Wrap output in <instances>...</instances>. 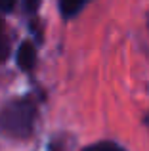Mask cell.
<instances>
[{
  "instance_id": "6da1fadb",
  "label": "cell",
  "mask_w": 149,
  "mask_h": 151,
  "mask_svg": "<svg viewBox=\"0 0 149 151\" xmlns=\"http://www.w3.org/2000/svg\"><path fill=\"white\" fill-rule=\"evenodd\" d=\"M37 119V105L31 98L10 101L0 113V128L14 138H29Z\"/></svg>"
},
{
  "instance_id": "7a4b0ae2",
  "label": "cell",
  "mask_w": 149,
  "mask_h": 151,
  "mask_svg": "<svg viewBox=\"0 0 149 151\" xmlns=\"http://www.w3.org/2000/svg\"><path fill=\"white\" fill-rule=\"evenodd\" d=\"M15 59H17L19 69L23 71H31L37 63V48L31 44L29 40H25L21 46L17 48V54H15Z\"/></svg>"
},
{
  "instance_id": "5b68a950",
  "label": "cell",
  "mask_w": 149,
  "mask_h": 151,
  "mask_svg": "<svg viewBox=\"0 0 149 151\" xmlns=\"http://www.w3.org/2000/svg\"><path fill=\"white\" fill-rule=\"evenodd\" d=\"M8 52H10V48H8L6 40H4V35H2V21H0V63H2L4 59L8 58Z\"/></svg>"
},
{
  "instance_id": "ba28073f",
  "label": "cell",
  "mask_w": 149,
  "mask_h": 151,
  "mask_svg": "<svg viewBox=\"0 0 149 151\" xmlns=\"http://www.w3.org/2000/svg\"><path fill=\"white\" fill-rule=\"evenodd\" d=\"M147 119H149V117H147Z\"/></svg>"
},
{
  "instance_id": "8992f818",
  "label": "cell",
  "mask_w": 149,
  "mask_h": 151,
  "mask_svg": "<svg viewBox=\"0 0 149 151\" xmlns=\"http://www.w3.org/2000/svg\"><path fill=\"white\" fill-rule=\"evenodd\" d=\"M14 2L15 0H0V12H4V14L11 12L14 10Z\"/></svg>"
},
{
  "instance_id": "3957f363",
  "label": "cell",
  "mask_w": 149,
  "mask_h": 151,
  "mask_svg": "<svg viewBox=\"0 0 149 151\" xmlns=\"http://www.w3.org/2000/svg\"><path fill=\"white\" fill-rule=\"evenodd\" d=\"M88 2H90V0H61V2H59L61 15H63L65 19L74 17V15H77Z\"/></svg>"
},
{
  "instance_id": "277c9868",
  "label": "cell",
  "mask_w": 149,
  "mask_h": 151,
  "mask_svg": "<svg viewBox=\"0 0 149 151\" xmlns=\"http://www.w3.org/2000/svg\"><path fill=\"white\" fill-rule=\"evenodd\" d=\"M84 151H126V149L122 145L115 144V142H97V144L84 147Z\"/></svg>"
},
{
  "instance_id": "52a82bcc",
  "label": "cell",
  "mask_w": 149,
  "mask_h": 151,
  "mask_svg": "<svg viewBox=\"0 0 149 151\" xmlns=\"http://www.w3.org/2000/svg\"><path fill=\"white\" fill-rule=\"evenodd\" d=\"M38 8V0H25V10L27 12H37Z\"/></svg>"
}]
</instances>
